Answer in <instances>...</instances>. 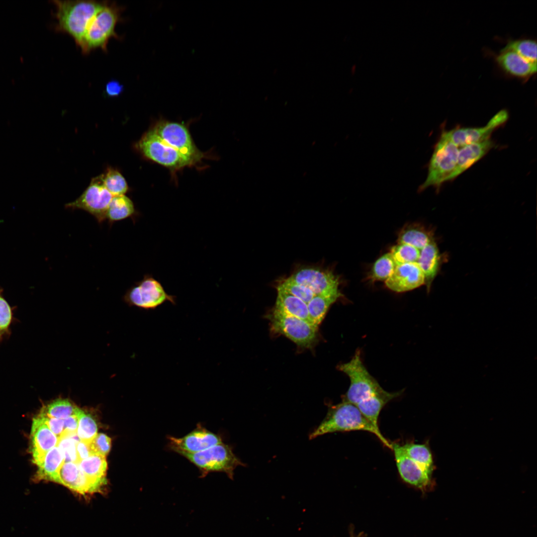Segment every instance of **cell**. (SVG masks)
Returning <instances> with one entry per match:
<instances>
[{"label": "cell", "instance_id": "83f0119b", "mask_svg": "<svg viewBox=\"0 0 537 537\" xmlns=\"http://www.w3.org/2000/svg\"><path fill=\"white\" fill-rule=\"evenodd\" d=\"M341 297L336 295H315L307 304L310 318L318 327L330 306Z\"/></svg>", "mask_w": 537, "mask_h": 537}, {"label": "cell", "instance_id": "603a6c76", "mask_svg": "<svg viewBox=\"0 0 537 537\" xmlns=\"http://www.w3.org/2000/svg\"><path fill=\"white\" fill-rule=\"evenodd\" d=\"M402 391L389 392L386 390L374 394L362 400L356 405L361 414L377 429L378 420L383 407L394 398L398 397Z\"/></svg>", "mask_w": 537, "mask_h": 537}, {"label": "cell", "instance_id": "ba28073f", "mask_svg": "<svg viewBox=\"0 0 537 537\" xmlns=\"http://www.w3.org/2000/svg\"><path fill=\"white\" fill-rule=\"evenodd\" d=\"M338 369L347 374L350 380V385L343 397V401L356 405L362 400L384 390L364 366L359 350L356 351L350 361L339 365Z\"/></svg>", "mask_w": 537, "mask_h": 537}, {"label": "cell", "instance_id": "d6986e66", "mask_svg": "<svg viewBox=\"0 0 537 537\" xmlns=\"http://www.w3.org/2000/svg\"><path fill=\"white\" fill-rule=\"evenodd\" d=\"M490 139L477 143L466 145L459 149L456 166L449 180L459 176L472 165L484 157L494 146Z\"/></svg>", "mask_w": 537, "mask_h": 537}, {"label": "cell", "instance_id": "60d3db41", "mask_svg": "<svg viewBox=\"0 0 537 537\" xmlns=\"http://www.w3.org/2000/svg\"><path fill=\"white\" fill-rule=\"evenodd\" d=\"M81 412L64 419V431L66 433H77L79 425V420Z\"/></svg>", "mask_w": 537, "mask_h": 537}, {"label": "cell", "instance_id": "7bdbcfd3", "mask_svg": "<svg viewBox=\"0 0 537 537\" xmlns=\"http://www.w3.org/2000/svg\"><path fill=\"white\" fill-rule=\"evenodd\" d=\"M76 449L79 462L93 454L90 448V444L80 441L76 445Z\"/></svg>", "mask_w": 537, "mask_h": 537}, {"label": "cell", "instance_id": "8d00e7d4", "mask_svg": "<svg viewBox=\"0 0 537 537\" xmlns=\"http://www.w3.org/2000/svg\"><path fill=\"white\" fill-rule=\"evenodd\" d=\"M97 431L95 421L89 414L82 411L79 420L77 433L81 441L90 444L95 437Z\"/></svg>", "mask_w": 537, "mask_h": 537}, {"label": "cell", "instance_id": "5bb4252c", "mask_svg": "<svg viewBox=\"0 0 537 537\" xmlns=\"http://www.w3.org/2000/svg\"><path fill=\"white\" fill-rule=\"evenodd\" d=\"M509 118V113L502 109L495 114L481 127H457L445 131L448 138L458 147L471 143L482 142L489 139L492 132L504 124Z\"/></svg>", "mask_w": 537, "mask_h": 537}, {"label": "cell", "instance_id": "5b68a950", "mask_svg": "<svg viewBox=\"0 0 537 537\" xmlns=\"http://www.w3.org/2000/svg\"><path fill=\"white\" fill-rule=\"evenodd\" d=\"M181 455L198 469L202 478L209 473L221 472L232 479L235 468L246 465L234 454L232 447L224 443L200 452Z\"/></svg>", "mask_w": 537, "mask_h": 537}, {"label": "cell", "instance_id": "cb8c5ba5", "mask_svg": "<svg viewBox=\"0 0 537 537\" xmlns=\"http://www.w3.org/2000/svg\"><path fill=\"white\" fill-rule=\"evenodd\" d=\"M434 240L433 231L420 223H412L405 225L401 229L397 242L399 244L412 246L420 251Z\"/></svg>", "mask_w": 537, "mask_h": 537}, {"label": "cell", "instance_id": "d590c367", "mask_svg": "<svg viewBox=\"0 0 537 537\" xmlns=\"http://www.w3.org/2000/svg\"><path fill=\"white\" fill-rule=\"evenodd\" d=\"M276 282L275 287L277 290H281L291 294L300 299L307 304L315 295L308 288L293 282L288 277L281 278L278 279Z\"/></svg>", "mask_w": 537, "mask_h": 537}, {"label": "cell", "instance_id": "3957f363", "mask_svg": "<svg viewBox=\"0 0 537 537\" xmlns=\"http://www.w3.org/2000/svg\"><path fill=\"white\" fill-rule=\"evenodd\" d=\"M122 9L115 3L106 1L88 26L81 48L84 54L98 48L106 51L109 39L119 38L115 27L121 20Z\"/></svg>", "mask_w": 537, "mask_h": 537}, {"label": "cell", "instance_id": "f1b7e54d", "mask_svg": "<svg viewBox=\"0 0 537 537\" xmlns=\"http://www.w3.org/2000/svg\"><path fill=\"white\" fill-rule=\"evenodd\" d=\"M402 447L409 457L432 474L434 461L431 451L427 445L407 443Z\"/></svg>", "mask_w": 537, "mask_h": 537}, {"label": "cell", "instance_id": "ac0fdd59", "mask_svg": "<svg viewBox=\"0 0 537 537\" xmlns=\"http://www.w3.org/2000/svg\"><path fill=\"white\" fill-rule=\"evenodd\" d=\"M495 61L506 75L524 81L537 72V63L531 62L511 50L502 49L495 57Z\"/></svg>", "mask_w": 537, "mask_h": 537}, {"label": "cell", "instance_id": "9c48e42d", "mask_svg": "<svg viewBox=\"0 0 537 537\" xmlns=\"http://www.w3.org/2000/svg\"><path fill=\"white\" fill-rule=\"evenodd\" d=\"M130 306L145 310H154L166 302L176 304V296L167 293L161 282L151 274H146L130 287L124 296Z\"/></svg>", "mask_w": 537, "mask_h": 537}, {"label": "cell", "instance_id": "7402d4cb", "mask_svg": "<svg viewBox=\"0 0 537 537\" xmlns=\"http://www.w3.org/2000/svg\"><path fill=\"white\" fill-rule=\"evenodd\" d=\"M59 483L82 494L94 493L91 486L77 463L64 462L59 474Z\"/></svg>", "mask_w": 537, "mask_h": 537}, {"label": "cell", "instance_id": "8992f818", "mask_svg": "<svg viewBox=\"0 0 537 537\" xmlns=\"http://www.w3.org/2000/svg\"><path fill=\"white\" fill-rule=\"evenodd\" d=\"M267 318L273 333L285 336L299 347L310 349L318 341V327L312 323L274 308L267 314Z\"/></svg>", "mask_w": 537, "mask_h": 537}, {"label": "cell", "instance_id": "d4e9b609", "mask_svg": "<svg viewBox=\"0 0 537 537\" xmlns=\"http://www.w3.org/2000/svg\"><path fill=\"white\" fill-rule=\"evenodd\" d=\"M64 455L57 446L49 450L38 465L35 476L37 481L47 480L59 483V474L64 463Z\"/></svg>", "mask_w": 537, "mask_h": 537}, {"label": "cell", "instance_id": "9a60e30c", "mask_svg": "<svg viewBox=\"0 0 537 537\" xmlns=\"http://www.w3.org/2000/svg\"><path fill=\"white\" fill-rule=\"evenodd\" d=\"M391 444L401 478L421 490H426L431 486L432 474L409 457L401 445L396 443Z\"/></svg>", "mask_w": 537, "mask_h": 537}, {"label": "cell", "instance_id": "e0dca14e", "mask_svg": "<svg viewBox=\"0 0 537 537\" xmlns=\"http://www.w3.org/2000/svg\"><path fill=\"white\" fill-rule=\"evenodd\" d=\"M59 438L38 416L33 419L30 433V451L32 461L38 465L47 452L57 446Z\"/></svg>", "mask_w": 537, "mask_h": 537}, {"label": "cell", "instance_id": "8fae6325", "mask_svg": "<svg viewBox=\"0 0 537 537\" xmlns=\"http://www.w3.org/2000/svg\"><path fill=\"white\" fill-rule=\"evenodd\" d=\"M113 195L104 186L100 175L94 177L81 195L65 204L67 209H81L93 216L98 223L106 220V214Z\"/></svg>", "mask_w": 537, "mask_h": 537}, {"label": "cell", "instance_id": "4fadbf2b", "mask_svg": "<svg viewBox=\"0 0 537 537\" xmlns=\"http://www.w3.org/2000/svg\"><path fill=\"white\" fill-rule=\"evenodd\" d=\"M168 449L180 455L184 453H194L204 450L223 443L222 437L207 429L198 423L190 432L180 438L168 436Z\"/></svg>", "mask_w": 537, "mask_h": 537}, {"label": "cell", "instance_id": "b9f144b4", "mask_svg": "<svg viewBox=\"0 0 537 537\" xmlns=\"http://www.w3.org/2000/svg\"><path fill=\"white\" fill-rule=\"evenodd\" d=\"M123 85L116 80H112L108 82L106 84L105 88L106 95L110 97H115L119 95L123 91Z\"/></svg>", "mask_w": 537, "mask_h": 537}, {"label": "cell", "instance_id": "4316f807", "mask_svg": "<svg viewBox=\"0 0 537 537\" xmlns=\"http://www.w3.org/2000/svg\"><path fill=\"white\" fill-rule=\"evenodd\" d=\"M132 200L125 194L113 196L106 214V220L113 223L137 215Z\"/></svg>", "mask_w": 537, "mask_h": 537}, {"label": "cell", "instance_id": "2e32d148", "mask_svg": "<svg viewBox=\"0 0 537 537\" xmlns=\"http://www.w3.org/2000/svg\"><path fill=\"white\" fill-rule=\"evenodd\" d=\"M385 284L393 291L403 292L425 284V277L417 263H407L397 265Z\"/></svg>", "mask_w": 537, "mask_h": 537}, {"label": "cell", "instance_id": "f546056e", "mask_svg": "<svg viewBox=\"0 0 537 537\" xmlns=\"http://www.w3.org/2000/svg\"><path fill=\"white\" fill-rule=\"evenodd\" d=\"M100 176L104 186L113 196L125 194L128 191L127 182L117 169L108 168Z\"/></svg>", "mask_w": 537, "mask_h": 537}, {"label": "cell", "instance_id": "484cf974", "mask_svg": "<svg viewBox=\"0 0 537 537\" xmlns=\"http://www.w3.org/2000/svg\"><path fill=\"white\" fill-rule=\"evenodd\" d=\"M277 295L274 308L312 323L309 317L307 303L286 292L281 290H277Z\"/></svg>", "mask_w": 537, "mask_h": 537}, {"label": "cell", "instance_id": "52a82bcc", "mask_svg": "<svg viewBox=\"0 0 537 537\" xmlns=\"http://www.w3.org/2000/svg\"><path fill=\"white\" fill-rule=\"evenodd\" d=\"M135 148L145 158L172 171L196 165L193 160L165 143L151 128L135 143Z\"/></svg>", "mask_w": 537, "mask_h": 537}, {"label": "cell", "instance_id": "30bf717a", "mask_svg": "<svg viewBox=\"0 0 537 537\" xmlns=\"http://www.w3.org/2000/svg\"><path fill=\"white\" fill-rule=\"evenodd\" d=\"M151 129L165 143L193 160L196 164L206 158L194 143L187 127L183 124L161 119Z\"/></svg>", "mask_w": 537, "mask_h": 537}, {"label": "cell", "instance_id": "7c38bea8", "mask_svg": "<svg viewBox=\"0 0 537 537\" xmlns=\"http://www.w3.org/2000/svg\"><path fill=\"white\" fill-rule=\"evenodd\" d=\"M288 278L308 288L315 295L343 296L339 289V278L330 269L318 267H303L294 270Z\"/></svg>", "mask_w": 537, "mask_h": 537}, {"label": "cell", "instance_id": "1f68e13d", "mask_svg": "<svg viewBox=\"0 0 537 537\" xmlns=\"http://www.w3.org/2000/svg\"><path fill=\"white\" fill-rule=\"evenodd\" d=\"M502 50L512 51L526 60L537 63V42L531 39L510 40Z\"/></svg>", "mask_w": 537, "mask_h": 537}, {"label": "cell", "instance_id": "836d02e7", "mask_svg": "<svg viewBox=\"0 0 537 537\" xmlns=\"http://www.w3.org/2000/svg\"><path fill=\"white\" fill-rule=\"evenodd\" d=\"M80 441L77 433L63 432L59 438L57 446L62 452L65 462L79 463L76 445Z\"/></svg>", "mask_w": 537, "mask_h": 537}, {"label": "cell", "instance_id": "ffe728a7", "mask_svg": "<svg viewBox=\"0 0 537 537\" xmlns=\"http://www.w3.org/2000/svg\"><path fill=\"white\" fill-rule=\"evenodd\" d=\"M443 255L440 254L435 240L420 250L417 262L425 277V284L429 292L432 283L440 271L443 262Z\"/></svg>", "mask_w": 537, "mask_h": 537}, {"label": "cell", "instance_id": "4dcf8cb0", "mask_svg": "<svg viewBox=\"0 0 537 537\" xmlns=\"http://www.w3.org/2000/svg\"><path fill=\"white\" fill-rule=\"evenodd\" d=\"M81 411L68 399L59 398L44 406L41 411L50 417L64 420Z\"/></svg>", "mask_w": 537, "mask_h": 537}, {"label": "cell", "instance_id": "74e56055", "mask_svg": "<svg viewBox=\"0 0 537 537\" xmlns=\"http://www.w3.org/2000/svg\"><path fill=\"white\" fill-rule=\"evenodd\" d=\"M0 291V342L5 334H8L12 318V309Z\"/></svg>", "mask_w": 537, "mask_h": 537}, {"label": "cell", "instance_id": "f35d334b", "mask_svg": "<svg viewBox=\"0 0 537 537\" xmlns=\"http://www.w3.org/2000/svg\"><path fill=\"white\" fill-rule=\"evenodd\" d=\"M90 446L93 454L106 456L111 448V439L104 434H98Z\"/></svg>", "mask_w": 537, "mask_h": 537}, {"label": "cell", "instance_id": "6da1fadb", "mask_svg": "<svg viewBox=\"0 0 537 537\" xmlns=\"http://www.w3.org/2000/svg\"><path fill=\"white\" fill-rule=\"evenodd\" d=\"M364 431L375 435L391 449V444L360 412L356 405L343 401L329 406L326 417L309 436L310 440L337 432Z\"/></svg>", "mask_w": 537, "mask_h": 537}, {"label": "cell", "instance_id": "ab89813d", "mask_svg": "<svg viewBox=\"0 0 537 537\" xmlns=\"http://www.w3.org/2000/svg\"><path fill=\"white\" fill-rule=\"evenodd\" d=\"M48 426L50 430L59 438L64 431V420L49 416L40 412L37 416Z\"/></svg>", "mask_w": 537, "mask_h": 537}, {"label": "cell", "instance_id": "e575fe53", "mask_svg": "<svg viewBox=\"0 0 537 537\" xmlns=\"http://www.w3.org/2000/svg\"><path fill=\"white\" fill-rule=\"evenodd\" d=\"M389 252L397 266L417 263L420 256V251L412 246L398 243L391 248Z\"/></svg>", "mask_w": 537, "mask_h": 537}, {"label": "cell", "instance_id": "ee69618b", "mask_svg": "<svg viewBox=\"0 0 537 537\" xmlns=\"http://www.w3.org/2000/svg\"><path fill=\"white\" fill-rule=\"evenodd\" d=\"M2 290V288H1L0 287V291L1 290Z\"/></svg>", "mask_w": 537, "mask_h": 537}, {"label": "cell", "instance_id": "277c9868", "mask_svg": "<svg viewBox=\"0 0 537 537\" xmlns=\"http://www.w3.org/2000/svg\"><path fill=\"white\" fill-rule=\"evenodd\" d=\"M459 151L455 145L443 131L436 144L428 166L427 177L419 187L422 192L433 186L439 191L443 183L448 181L456 166Z\"/></svg>", "mask_w": 537, "mask_h": 537}, {"label": "cell", "instance_id": "d6a6232c", "mask_svg": "<svg viewBox=\"0 0 537 537\" xmlns=\"http://www.w3.org/2000/svg\"><path fill=\"white\" fill-rule=\"evenodd\" d=\"M396 266L391 254L387 253L375 262L369 278L372 281H385L392 275Z\"/></svg>", "mask_w": 537, "mask_h": 537}, {"label": "cell", "instance_id": "7a4b0ae2", "mask_svg": "<svg viewBox=\"0 0 537 537\" xmlns=\"http://www.w3.org/2000/svg\"><path fill=\"white\" fill-rule=\"evenodd\" d=\"M53 2L57 20L56 30L70 35L81 48L89 24L106 1L55 0Z\"/></svg>", "mask_w": 537, "mask_h": 537}, {"label": "cell", "instance_id": "44dd1931", "mask_svg": "<svg viewBox=\"0 0 537 537\" xmlns=\"http://www.w3.org/2000/svg\"><path fill=\"white\" fill-rule=\"evenodd\" d=\"M78 464L91 486L94 493L99 492L107 483L106 473L107 465L105 456L93 454Z\"/></svg>", "mask_w": 537, "mask_h": 537}]
</instances>
